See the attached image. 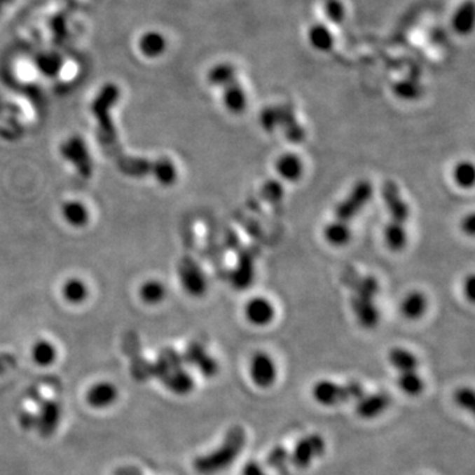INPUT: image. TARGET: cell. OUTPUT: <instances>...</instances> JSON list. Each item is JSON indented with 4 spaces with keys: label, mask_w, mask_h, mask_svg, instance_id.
Returning <instances> with one entry per match:
<instances>
[{
    "label": "cell",
    "mask_w": 475,
    "mask_h": 475,
    "mask_svg": "<svg viewBox=\"0 0 475 475\" xmlns=\"http://www.w3.org/2000/svg\"><path fill=\"white\" fill-rule=\"evenodd\" d=\"M247 442V433L240 425H234L227 430L222 442L214 450L198 455L193 466L201 475H215L225 471L235 464L240 453L243 452Z\"/></svg>",
    "instance_id": "6da1fadb"
},
{
    "label": "cell",
    "mask_w": 475,
    "mask_h": 475,
    "mask_svg": "<svg viewBox=\"0 0 475 475\" xmlns=\"http://www.w3.org/2000/svg\"><path fill=\"white\" fill-rule=\"evenodd\" d=\"M363 395L364 388L357 380L340 385L333 380L322 379L312 387V396L315 401L324 407H337L349 401H357Z\"/></svg>",
    "instance_id": "7a4b0ae2"
},
{
    "label": "cell",
    "mask_w": 475,
    "mask_h": 475,
    "mask_svg": "<svg viewBox=\"0 0 475 475\" xmlns=\"http://www.w3.org/2000/svg\"><path fill=\"white\" fill-rule=\"evenodd\" d=\"M378 289L379 285L373 277H364L352 296V310L358 324L363 329H375L380 321V313L373 301Z\"/></svg>",
    "instance_id": "3957f363"
},
{
    "label": "cell",
    "mask_w": 475,
    "mask_h": 475,
    "mask_svg": "<svg viewBox=\"0 0 475 475\" xmlns=\"http://www.w3.org/2000/svg\"><path fill=\"white\" fill-rule=\"evenodd\" d=\"M58 152L81 177L89 179L94 172V163L86 140L79 135H71L61 142Z\"/></svg>",
    "instance_id": "277c9868"
},
{
    "label": "cell",
    "mask_w": 475,
    "mask_h": 475,
    "mask_svg": "<svg viewBox=\"0 0 475 475\" xmlns=\"http://www.w3.org/2000/svg\"><path fill=\"white\" fill-rule=\"evenodd\" d=\"M373 186L371 182L367 180L357 182L351 188L350 193L336 206L334 209L336 219L350 223L351 219H354L357 215L359 214L366 207V205L370 202V200L373 198Z\"/></svg>",
    "instance_id": "5b68a950"
},
{
    "label": "cell",
    "mask_w": 475,
    "mask_h": 475,
    "mask_svg": "<svg viewBox=\"0 0 475 475\" xmlns=\"http://www.w3.org/2000/svg\"><path fill=\"white\" fill-rule=\"evenodd\" d=\"M326 452V441L318 433H310L296 442L289 453L291 462L297 469H308Z\"/></svg>",
    "instance_id": "8992f818"
},
{
    "label": "cell",
    "mask_w": 475,
    "mask_h": 475,
    "mask_svg": "<svg viewBox=\"0 0 475 475\" xmlns=\"http://www.w3.org/2000/svg\"><path fill=\"white\" fill-rule=\"evenodd\" d=\"M182 289L192 297H202L207 291V279L200 264L192 258H184L177 267Z\"/></svg>",
    "instance_id": "52a82bcc"
},
{
    "label": "cell",
    "mask_w": 475,
    "mask_h": 475,
    "mask_svg": "<svg viewBox=\"0 0 475 475\" xmlns=\"http://www.w3.org/2000/svg\"><path fill=\"white\" fill-rule=\"evenodd\" d=\"M249 373L251 382L259 388H270L276 383L277 366L270 354L255 352L249 359Z\"/></svg>",
    "instance_id": "ba28073f"
},
{
    "label": "cell",
    "mask_w": 475,
    "mask_h": 475,
    "mask_svg": "<svg viewBox=\"0 0 475 475\" xmlns=\"http://www.w3.org/2000/svg\"><path fill=\"white\" fill-rule=\"evenodd\" d=\"M184 364L197 369L205 378H214L219 373V363L200 342H192L181 354Z\"/></svg>",
    "instance_id": "9c48e42d"
},
{
    "label": "cell",
    "mask_w": 475,
    "mask_h": 475,
    "mask_svg": "<svg viewBox=\"0 0 475 475\" xmlns=\"http://www.w3.org/2000/svg\"><path fill=\"white\" fill-rule=\"evenodd\" d=\"M392 397L385 391H378L361 396L355 401V412L363 420H373L382 416L391 407Z\"/></svg>",
    "instance_id": "30bf717a"
},
{
    "label": "cell",
    "mask_w": 475,
    "mask_h": 475,
    "mask_svg": "<svg viewBox=\"0 0 475 475\" xmlns=\"http://www.w3.org/2000/svg\"><path fill=\"white\" fill-rule=\"evenodd\" d=\"M382 197L385 201L387 212L391 216V221L396 223H403L409 218V206L400 194V189L394 181H387L382 188Z\"/></svg>",
    "instance_id": "8fae6325"
},
{
    "label": "cell",
    "mask_w": 475,
    "mask_h": 475,
    "mask_svg": "<svg viewBox=\"0 0 475 475\" xmlns=\"http://www.w3.org/2000/svg\"><path fill=\"white\" fill-rule=\"evenodd\" d=\"M39 408L37 416V427L36 429L39 430V434L44 439L52 437L56 430L60 427L61 422V406L57 403L56 400H46L41 401Z\"/></svg>",
    "instance_id": "7c38bea8"
},
{
    "label": "cell",
    "mask_w": 475,
    "mask_h": 475,
    "mask_svg": "<svg viewBox=\"0 0 475 475\" xmlns=\"http://www.w3.org/2000/svg\"><path fill=\"white\" fill-rule=\"evenodd\" d=\"M275 306L267 297L256 296L247 301L245 306V316L254 326H267L275 318Z\"/></svg>",
    "instance_id": "4fadbf2b"
},
{
    "label": "cell",
    "mask_w": 475,
    "mask_h": 475,
    "mask_svg": "<svg viewBox=\"0 0 475 475\" xmlns=\"http://www.w3.org/2000/svg\"><path fill=\"white\" fill-rule=\"evenodd\" d=\"M60 214L68 226L77 230L83 228L90 223V209L81 200H68L62 202L60 207Z\"/></svg>",
    "instance_id": "5bb4252c"
},
{
    "label": "cell",
    "mask_w": 475,
    "mask_h": 475,
    "mask_svg": "<svg viewBox=\"0 0 475 475\" xmlns=\"http://www.w3.org/2000/svg\"><path fill=\"white\" fill-rule=\"evenodd\" d=\"M61 297L69 305H82L90 297L89 284L78 276L69 277L61 285Z\"/></svg>",
    "instance_id": "9a60e30c"
},
{
    "label": "cell",
    "mask_w": 475,
    "mask_h": 475,
    "mask_svg": "<svg viewBox=\"0 0 475 475\" xmlns=\"http://www.w3.org/2000/svg\"><path fill=\"white\" fill-rule=\"evenodd\" d=\"M118 396H119V391L113 383L99 382L90 387L86 395V400L91 407L103 409V408L111 407L118 400Z\"/></svg>",
    "instance_id": "2e32d148"
},
{
    "label": "cell",
    "mask_w": 475,
    "mask_h": 475,
    "mask_svg": "<svg viewBox=\"0 0 475 475\" xmlns=\"http://www.w3.org/2000/svg\"><path fill=\"white\" fill-rule=\"evenodd\" d=\"M428 310V298L420 291L408 292L400 303V313L406 319L418 321Z\"/></svg>",
    "instance_id": "e0dca14e"
},
{
    "label": "cell",
    "mask_w": 475,
    "mask_h": 475,
    "mask_svg": "<svg viewBox=\"0 0 475 475\" xmlns=\"http://www.w3.org/2000/svg\"><path fill=\"white\" fill-rule=\"evenodd\" d=\"M276 172L284 181H298L304 174V163L298 155L287 152L277 158Z\"/></svg>",
    "instance_id": "ac0fdd59"
},
{
    "label": "cell",
    "mask_w": 475,
    "mask_h": 475,
    "mask_svg": "<svg viewBox=\"0 0 475 475\" xmlns=\"http://www.w3.org/2000/svg\"><path fill=\"white\" fill-rule=\"evenodd\" d=\"M222 103L225 106L227 111L234 115L246 111L247 103H249V97L245 88L238 83V81L231 82L223 88V94H222Z\"/></svg>",
    "instance_id": "d6986e66"
},
{
    "label": "cell",
    "mask_w": 475,
    "mask_h": 475,
    "mask_svg": "<svg viewBox=\"0 0 475 475\" xmlns=\"http://www.w3.org/2000/svg\"><path fill=\"white\" fill-rule=\"evenodd\" d=\"M306 40L309 46L321 53L330 52L336 44L334 34L330 31L328 25L322 23L313 24L309 27L306 32Z\"/></svg>",
    "instance_id": "ffe728a7"
},
{
    "label": "cell",
    "mask_w": 475,
    "mask_h": 475,
    "mask_svg": "<svg viewBox=\"0 0 475 475\" xmlns=\"http://www.w3.org/2000/svg\"><path fill=\"white\" fill-rule=\"evenodd\" d=\"M161 383L167 387V390L170 391L172 394L179 396L189 395L194 388V378L192 373H189L188 370H185V367L177 369L174 371L168 373Z\"/></svg>",
    "instance_id": "44dd1931"
},
{
    "label": "cell",
    "mask_w": 475,
    "mask_h": 475,
    "mask_svg": "<svg viewBox=\"0 0 475 475\" xmlns=\"http://www.w3.org/2000/svg\"><path fill=\"white\" fill-rule=\"evenodd\" d=\"M167 287L158 279H147L140 284L137 289L139 300L148 306H156L163 304L167 298Z\"/></svg>",
    "instance_id": "7402d4cb"
},
{
    "label": "cell",
    "mask_w": 475,
    "mask_h": 475,
    "mask_svg": "<svg viewBox=\"0 0 475 475\" xmlns=\"http://www.w3.org/2000/svg\"><path fill=\"white\" fill-rule=\"evenodd\" d=\"M149 173L155 177L158 185L164 188L173 186L179 180V170L170 158H160L151 163Z\"/></svg>",
    "instance_id": "603a6c76"
},
{
    "label": "cell",
    "mask_w": 475,
    "mask_h": 475,
    "mask_svg": "<svg viewBox=\"0 0 475 475\" xmlns=\"http://www.w3.org/2000/svg\"><path fill=\"white\" fill-rule=\"evenodd\" d=\"M181 367H185L181 354L173 350V349H165V350L160 352L158 361L152 363L153 378H156L161 382L168 373L177 370V369H181Z\"/></svg>",
    "instance_id": "cb8c5ba5"
},
{
    "label": "cell",
    "mask_w": 475,
    "mask_h": 475,
    "mask_svg": "<svg viewBox=\"0 0 475 475\" xmlns=\"http://www.w3.org/2000/svg\"><path fill=\"white\" fill-rule=\"evenodd\" d=\"M324 238L328 242L330 246L333 247H343L346 245H349L351 240L350 223L345 222V221H340V219H333L331 222H329L326 226L324 227Z\"/></svg>",
    "instance_id": "d4e9b609"
},
{
    "label": "cell",
    "mask_w": 475,
    "mask_h": 475,
    "mask_svg": "<svg viewBox=\"0 0 475 475\" xmlns=\"http://www.w3.org/2000/svg\"><path fill=\"white\" fill-rule=\"evenodd\" d=\"M254 259L249 254H243L231 272V283L238 289H247L254 282Z\"/></svg>",
    "instance_id": "484cf974"
},
{
    "label": "cell",
    "mask_w": 475,
    "mask_h": 475,
    "mask_svg": "<svg viewBox=\"0 0 475 475\" xmlns=\"http://www.w3.org/2000/svg\"><path fill=\"white\" fill-rule=\"evenodd\" d=\"M390 364L395 369L397 373L415 371L419 369L420 361L418 355L404 347H394L388 351L387 357Z\"/></svg>",
    "instance_id": "4316f807"
},
{
    "label": "cell",
    "mask_w": 475,
    "mask_h": 475,
    "mask_svg": "<svg viewBox=\"0 0 475 475\" xmlns=\"http://www.w3.org/2000/svg\"><path fill=\"white\" fill-rule=\"evenodd\" d=\"M383 239L385 246L394 252H400L407 247L408 234L406 225L390 221L385 227Z\"/></svg>",
    "instance_id": "83f0119b"
},
{
    "label": "cell",
    "mask_w": 475,
    "mask_h": 475,
    "mask_svg": "<svg viewBox=\"0 0 475 475\" xmlns=\"http://www.w3.org/2000/svg\"><path fill=\"white\" fill-rule=\"evenodd\" d=\"M396 385H397L399 390L403 394L411 396V397H416V396L421 395L424 392V390H425V380L418 373V370L399 373Z\"/></svg>",
    "instance_id": "f1b7e54d"
},
{
    "label": "cell",
    "mask_w": 475,
    "mask_h": 475,
    "mask_svg": "<svg viewBox=\"0 0 475 475\" xmlns=\"http://www.w3.org/2000/svg\"><path fill=\"white\" fill-rule=\"evenodd\" d=\"M452 27L454 32L458 34H469L474 27V7L473 3H464L457 8L452 18Z\"/></svg>",
    "instance_id": "f546056e"
},
{
    "label": "cell",
    "mask_w": 475,
    "mask_h": 475,
    "mask_svg": "<svg viewBox=\"0 0 475 475\" xmlns=\"http://www.w3.org/2000/svg\"><path fill=\"white\" fill-rule=\"evenodd\" d=\"M280 125L284 130V135L291 143H301L305 139V130L297 123L292 110L287 107H280Z\"/></svg>",
    "instance_id": "4dcf8cb0"
},
{
    "label": "cell",
    "mask_w": 475,
    "mask_h": 475,
    "mask_svg": "<svg viewBox=\"0 0 475 475\" xmlns=\"http://www.w3.org/2000/svg\"><path fill=\"white\" fill-rule=\"evenodd\" d=\"M31 355L36 364L41 367H48L56 362L58 352H57L56 345L52 343L50 340H39L34 342Z\"/></svg>",
    "instance_id": "1f68e13d"
},
{
    "label": "cell",
    "mask_w": 475,
    "mask_h": 475,
    "mask_svg": "<svg viewBox=\"0 0 475 475\" xmlns=\"http://www.w3.org/2000/svg\"><path fill=\"white\" fill-rule=\"evenodd\" d=\"M207 81L210 85L215 88H225L230 85L231 82L237 81V73L235 69L228 64H221L216 65L213 69H210L207 74Z\"/></svg>",
    "instance_id": "d6a6232c"
},
{
    "label": "cell",
    "mask_w": 475,
    "mask_h": 475,
    "mask_svg": "<svg viewBox=\"0 0 475 475\" xmlns=\"http://www.w3.org/2000/svg\"><path fill=\"white\" fill-rule=\"evenodd\" d=\"M453 180L454 182L462 188V189H470L473 188L475 180L474 165L471 161H461L455 165L453 170Z\"/></svg>",
    "instance_id": "836d02e7"
},
{
    "label": "cell",
    "mask_w": 475,
    "mask_h": 475,
    "mask_svg": "<svg viewBox=\"0 0 475 475\" xmlns=\"http://www.w3.org/2000/svg\"><path fill=\"white\" fill-rule=\"evenodd\" d=\"M165 46H167V44H165L164 37L160 34H155V32L144 34L140 40V49L148 57L160 56L164 52Z\"/></svg>",
    "instance_id": "e575fe53"
},
{
    "label": "cell",
    "mask_w": 475,
    "mask_h": 475,
    "mask_svg": "<svg viewBox=\"0 0 475 475\" xmlns=\"http://www.w3.org/2000/svg\"><path fill=\"white\" fill-rule=\"evenodd\" d=\"M261 127L266 132H273L280 125V107H267L259 116Z\"/></svg>",
    "instance_id": "d590c367"
},
{
    "label": "cell",
    "mask_w": 475,
    "mask_h": 475,
    "mask_svg": "<svg viewBox=\"0 0 475 475\" xmlns=\"http://www.w3.org/2000/svg\"><path fill=\"white\" fill-rule=\"evenodd\" d=\"M261 197L271 204L280 202L284 198L283 184L277 180H268L261 188Z\"/></svg>",
    "instance_id": "8d00e7d4"
},
{
    "label": "cell",
    "mask_w": 475,
    "mask_h": 475,
    "mask_svg": "<svg viewBox=\"0 0 475 475\" xmlns=\"http://www.w3.org/2000/svg\"><path fill=\"white\" fill-rule=\"evenodd\" d=\"M291 461L289 458V453L284 448V446H276L273 448L271 452L268 453L267 457V464L271 469H276V470H282L287 467V464Z\"/></svg>",
    "instance_id": "74e56055"
},
{
    "label": "cell",
    "mask_w": 475,
    "mask_h": 475,
    "mask_svg": "<svg viewBox=\"0 0 475 475\" xmlns=\"http://www.w3.org/2000/svg\"><path fill=\"white\" fill-rule=\"evenodd\" d=\"M395 94L406 101H413L420 97V86L413 81H401L395 85Z\"/></svg>",
    "instance_id": "f35d334b"
},
{
    "label": "cell",
    "mask_w": 475,
    "mask_h": 475,
    "mask_svg": "<svg viewBox=\"0 0 475 475\" xmlns=\"http://www.w3.org/2000/svg\"><path fill=\"white\" fill-rule=\"evenodd\" d=\"M454 399H455V403L464 411L474 412L475 394L473 388L462 387V388L457 390Z\"/></svg>",
    "instance_id": "ab89813d"
},
{
    "label": "cell",
    "mask_w": 475,
    "mask_h": 475,
    "mask_svg": "<svg viewBox=\"0 0 475 475\" xmlns=\"http://www.w3.org/2000/svg\"><path fill=\"white\" fill-rule=\"evenodd\" d=\"M131 371H132L134 378L139 382H147L148 379L153 378L152 363L146 362L142 359H137L136 362L132 363Z\"/></svg>",
    "instance_id": "60d3db41"
},
{
    "label": "cell",
    "mask_w": 475,
    "mask_h": 475,
    "mask_svg": "<svg viewBox=\"0 0 475 475\" xmlns=\"http://www.w3.org/2000/svg\"><path fill=\"white\" fill-rule=\"evenodd\" d=\"M325 13H326L329 19L334 20L336 23L340 22L345 16L343 4L340 3V0H329L325 4Z\"/></svg>",
    "instance_id": "b9f144b4"
},
{
    "label": "cell",
    "mask_w": 475,
    "mask_h": 475,
    "mask_svg": "<svg viewBox=\"0 0 475 475\" xmlns=\"http://www.w3.org/2000/svg\"><path fill=\"white\" fill-rule=\"evenodd\" d=\"M19 424L24 430L36 429L37 427V416L29 412V411H24L19 415Z\"/></svg>",
    "instance_id": "7bdbcfd3"
},
{
    "label": "cell",
    "mask_w": 475,
    "mask_h": 475,
    "mask_svg": "<svg viewBox=\"0 0 475 475\" xmlns=\"http://www.w3.org/2000/svg\"><path fill=\"white\" fill-rule=\"evenodd\" d=\"M242 475H268L256 461H249L242 469Z\"/></svg>",
    "instance_id": "ee69618b"
},
{
    "label": "cell",
    "mask_w": 475,
    "mask_h": 475,
    "mask_svg": "<svg viewBox=\"0 0 475 475\" xmlns=\"http://www.w3.org/2000/svg\"><path fill=\"white\" fill-rule=\"evenodd\" d=\"M461 230H462V233H464V234L469 235V237H473V235H474V214L466 215V216L462 218V222H461Z\"/></svg>",
    "instance_id": "f6af8a7d"
},
{
    "label": "cell",
    "mask_w": 475,
    "mask_h": 475,
    "mask_svg": "<svg viewBox=\"0 0 475 475\" xmlns=\"http://www.w3.org/2000/svg\"><path fill=\"white\" fill-rule=\"evenodd\" d=\"M464 296H466V297H467L470 301H473V300H474V276H473V275H470V276H469V277L464 280Z\"/></svg>",
    "instance_id": "bcb514c9"
},
{
    "label": "cell",
    "mask_w": 475,
    "mask_h": 475,
    "mask_svg": "<svg viewBox=\"0 0 475 475\" xmlns=\"http://www.w3.org/2000/svg\"><path fill=\"white\" fill-rule=\"evenodd\" d=\"M28 396L32 399V401L37 403V404H40V403L43 401L41 394H40V391H39L37 388H31V390H29V392H28Z\"/></svg>",
    "instance_id": "7dc6e473"
},
{
    "label": "cell",
    "mask_w": 475,
    "mask_h": 475,
    "mask_svg": "<svg viewBox=\"0 0 475 475\" xmlns=\"http://www.w3.org/2000/svg\"><path fill=\"white\" fill-rule=\"evenodd\" d=\"M119 475H142V473L139 470H136L134 467H128V469H125L121 471Z\"/></svg>",
    "instance_id": "c3c4849f"
},
{
    "label": "cell",
    "mask_w": 475,
    "mask_h": 475,
    "mask_svg": "<svg viewBox=\"0 0 475 475\" xmlns=\"http://www.w3.org/2000/svg\"><path fill=\"white\" fill-rule=\"evenodd\" d=\"M1 110H3V102H1V98H0V113H1Z\"/></svg>",
    "instance_id": "681fc988"
}]
</instances>
